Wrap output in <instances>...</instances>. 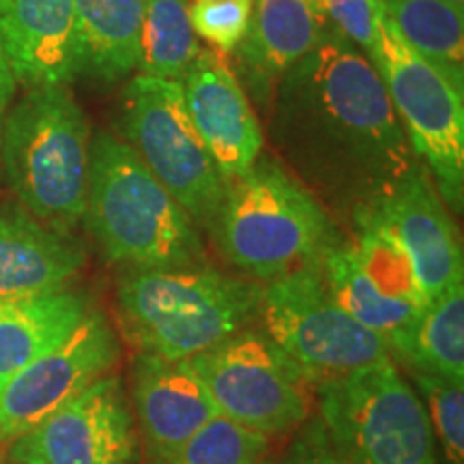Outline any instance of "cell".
Segmentation results:
<instances>
[{
    "instance_id": "1",
    "label": "cell",
    "mask_w": 464,
    "mask_h": 464,
    "mask_svg": "<svg viewBox=\"0 0 464 464\" xmlns=\"http://www.w3.org/2000/svg\"><path fill=\"white\" fill-rule=\"evenodd\" d=\"M266 116L288 170L353 216L420 164L372 61L338 31L277 82Z\"/></svg>"
},
{
    "instance_id": "2",
    "label": "cell",
    "mask_w": 464,
    "mask_h": 464,
    "mask_svg": "<svg viewBox=\"0 0 464 464\" xmlns=\"http://www.w3.org/2000/svg\"><path fill=\"white\" fill-rule=\"evenodd\" d=\"M82 222L108 263L125 269L205 265L200 228L112 131L91 138Z\"/></svg>"
},
{
    "instance_id": "3",
    "label": "cell",
    "mask_w": 464,
    "mask_h": 464,
    "mask_svg": "<svg viewBox=\"0 0 464 464\" xmlns=\"http://www.w3.org/2000/svg\"><path fill=\"white\" fill-rule=\"evenodd\" d=\"M263 288L207 263L125 269L116 307L125 340L138 353L191 359L260 321Z\"/></svg>"
},
{
    "instance_id": "4",
    "label": "cell",
    "mask_w": 464,
    "mask_h": 464,
    "mask_svg": "<svg viewBox=\"0 0 464 464\" xmlns=\"http://www.w3.org/2000/svg\"><path fill=\"white\" fill-rule=\"evenodd\" d=\"M207 230L222 256L260 284L321 265L324 254L342 243L323 202L269 155H260L228 183Z\"/></svg>"
},
{
    "instance_id": "5",
    "label": "cell",
    "mask_w": 464,
    "mask_h": 464,
    "mask_svg": "<svg viewBox=\"0 0 464 464\" xmlns=\"http://www.w3.org/2000/svg\"><path fill=\"white\" fill-rule=\"evenodd\" d=\"M89 121L65 84L37 86L9 110L0 158L17 205L72 232L82 222L91 160Z\"/></svg>"
},
{
    "instance_id": "6",
    "label": "cell",
    "mask_w": 464,
    "mask_h": 464,
    "mask_svg": "<svg viewBox=\"0 0 464 464\" xmlns=\"http://www.w3.org/2000/svg\"><path fill=\"white\" fill-rule=\"evenodd\" d=\"M316 404L353 464H440L426 406L393 357L318 382Z\"/></svg>"
},
{
    "instance_id": "7",
    "label": "cell",
    "mask_w": 464,
    "mask_h": 464,
    "mask_svg": "<svg viewBox=\"0 0 464 464\" xmlns=\"http://www.w3.org/2000/svg\"><path fill=\"white\" fill-rule=\"evenodd\" d=\"M370 61L379 72L415 158L423 161L450 211L464 205V97L460 89L404 42L382 15Z\"/></svg>"
},
{
    "instance_id": "8",
    "label": "cell",
    "mask_w": 464,
    "mask_h": 464,
    "mask_svg": "<svg viewBox=\"0 0 464 464\" xmlns=\"http://www.w3.org/2000/svg\"><path fill=\"white\" fill-rule=\"evenodd\" d=\"M121 131L196 226L207 230L228 181L191 123L181 82L144 73L130 78L121 95Z\"/></svg>"
},
{
    "instance_id": "9",
    "label": "cell",
    "mask_w": 464,
    "mask_h": 464,
    "mask_svg": "<svg viewBox=\"0 0 464 464\" xmlns=\"http://www.w3.org/2000/svg\"><path fill=\"white\" fill-rule=\"evenodd\" d=\"M189 362L219 415L247 430L271 439L310 420L316 382L265 329H243Z\"/></svg>"
},
{
    "instance_id": "10",
    "label": "cell",
    "mask_w": 464,
    "mask_h": 464,
    "mask_svg": "<svg viewBox=\"0 0 464 464\" xmlns=\"http://www.w3.org/2000/svg\"><path fill=\"white\" fill-rule=\"evenodd\" d=\"M260 321L316 385L392 357L387 340L359 324L329 295L321 265L265 284Z\"/></svg>"
},
{
    "instance_id": "11",
    "label": "cell",
    "mask_w": 464,
    "mask_h": 464,
    "mask_svg": "<svg viewBox=\"0 0 464 464\" xmlns=\"http://www.w3.org/2000/svg\"><path fill=\"white\" fill-rule=\"evenodd\" d=\"M15 464H140V439L130 393L119 374H106L11 440Z\"/></svg>"
},
{
    "instance_id": "12",
    "label": "cell",
    "mask_w": 464,
    "mask_h": 464,
    "mask_svg": "<svg viewBox=\"0 0 464 464\" xmlns=\"http://www.w3.org/2000/svg\"><path fill=\"white\" fill-rule=\"evenodd\" d=\"M119 357L114 327L100 310H91L65 340L0 387V443L22 437L91 382L112 372Z\"/></svg>"
},
{
    "instance_id": "13",
    "label": "cell",
    "mask_w": 464,
    "mask_h": 464,
    "mask_svg": "<svg viewBox=\"0 0 464 464\" xmlns=\"http://www.w3.org/2000/svg\"><path fill=\"white\" fill-rule=\"evenodd\" d=\"M362 211L372 213L402 243L428 304L443 290L464 282L460 237L421 161L382 198Z\"/></svg>"
},
{
    "instance_id": "14",
    "label": "cell",
    "mask_w": 464,
    "mask_h": 464,
    "mask_svg": "<svg viewBox=\"0 0 464 464\" xmlns=\"http://www.w3.org/2000/svg\"><path fill=\"white\" fill-rule=\"evenodd\" d=\"M188 114L226 181L263 155L265 136L247 92L222 56L202 50L181 80Z\"/></svg>"
},
{
    "instance_id": "15",
    "label": "cell",
    "mask_w": 464,
    "mask_h": 464,
    "mask_svg": "<svg viewBox=\"0 0 464 464\" xmlns=\"http://www.w3.org/2000/svg\"><path fill=\"white\" fill-rule=\"evenodd\" d=\"M130 402L149 464L158 462L219 415L189 359L138 353L131 363Z\"/></svg>"
},
{
    "instance_id": "16",
    "label": "cell",
    "mask_w": 464,
    "mask_h": 464,
    "mask_svg": "<svg viewBox=\"0 0 464 464\" xmlns=\"http://www.w3.org/2000/svg\"><path fill=\"white\" fill-rule=\"evenodd\" d=\"M332 33L316 0H254L232 73L266 114L277 82Z\"/></svg>"
},
{
    "instance_id": "17",
    "label": "cell",
    "mask_w": 464,
    "mask_h": 464,
    "mask_svg": "<svg viewBox=\"0 0 464 464\" xmlns=\"http://www.w3.org/2000/svg\"><path fill=\"white\" fill-rule=\"evenodd\" d=\"M86 265L72 232L39 222L22 205H0V301L67 290Z\"/></svg>"
},
{
    "instance_id": "18",
    "label": "cell",
    "mask_w": 464,
    "mask_h": 464,
    "mask_svg": "<svg viewBox=\"0 0 464 464\" xmlns=\"http://www.w3.org/2000/svg\"><path fill=\"white\" fill-rule=\"evenodd\" d=\"M0 45L17 84H67L78 75L75 0H9L0 14Z\"/></svg>"
},
{
    "instance_id": "19",
    "label": "cell",
    "mask_w": 464,
    "mask_h": 464,
    "mask_svg": "<svg viewBox=\"0 0 464 464\" xmlns=\"http://www.w3.org/2000/svg\"><path fill=\"white\" fill-rule=\"evenodd\" d=\"M144 0H75L78 75L103 84L127 80L140 56Z\"/></svg>"
},
{
    "instance_id": "20",
    "label": "cell",
    "mask_w": 464,
    "mask_h": 464,
    "mask_svg": "<svg viewBox=\"0 0 464 464\" xmlns=\"http://www.w3.org/2000/svg\"><path fill=\"white\" fill-rule=\"evenodd\" d=\"M91 310V299L69 288L39 297L0 301V387L65 340Z\"/></svg>"
},
{
    "instance_id": "21",
    "label": "cell",
    "mask_w": 464,
    "mask_h": 464,
    "mask_svg": "<svg viewBox=\"0 0 464 464\" xmlns=\"http://www.w3.org/2000/svg\"><path fill=\"white\" fill-rule=\"evenodd\" d=\"M387 344L409 372L464 382V282L443 290Z\"/></svg>"
},
{
    "instance_id": "22",
    "label": "cell",
    "mask_w": 464,
    "mask_h": 464,
    "mask_svg": "<svg viewBox=\"0 0 464 464\" xmlns=\"http://www.w3.org/2000/svg\"><path fill=\"white\" fill-rule=\"evenodd\" d=\"M404 42L464 91V7L451 0H379Z\"/></svg>"
},
{
    "instance_id": "23",
    "label": "cell",
    "mask_w": 464,
    "mask_h": 464,
    "mask_svg": "<svg viewBox=\"0 0 464 464\" xmlns=\"http://www.w3.org/2000/svg\"><path fill=\"white\" fill-rule=\"evenodd\" d=\"M321 274L329 295L338 301L342 310L387 342L406 332L423 310L406 301L387 297L365 274L353 243L342 241L329 249L321 260Z\"/></svg>"
},
{
    "instance_id": "24",
    "label": "cell",
    "mask_w": 464,
    "mask_h": 464,
    "mask_svg": "<svg viewBox=\"0 0 464 464\" xmlns=\"http://www.w3.org/2000/svg\"><path fill=\"white\" fill-rule=\"evenodd\" d=\"M200 52L188 0H144L138 73L181 82Z\"/></svg>"
},
{
    "instance_id": "25",
    "label": "cell",
    "mask_w": 464,
    "mask_h": 464,
    "mask_svg": "<svg viewBox=\"0 0 464 464\" xmlns=\"http://www.w3.org/2000/svg\"><path fill=\"white\" fill-rule=\"evenodd\" d=\"M353 218L357 224V241L353 243V249L370 280L387 297L426 307L428 301L417 284L413 263H411L402 243L372 213L359 211Z\"/></svg>"
},
{
    "instance_id": "26",
    "label": "cell",
    "mask_w": 464,
    "mask_h": 464,
    "mask_svg": "<svg viewBox=\"0 0 464 464\" xmlns=\"http://www.w3.org/2000/svg\"><path fill=\"white\" fill-rule=\"evenodd\" d=\"M271 439L218 415L177 450L150 464H263Z\"/></svg>"
},
{
    "instance_id": "27",
    "label": "cell",
    "mask_w": 464,
    "mask_h": 464,
    "mask_svg": "<svg viewBox=\"0 0 464 464\" xmlns=\"http://www.w3.org/2000/svg\"><path fill=\"white\" fill-rule=\"evenodd\" d=\"M437 440L440 464H464V382L409 372Z\"/></svg>"
},
{
    "instance_id": "28",
    "label": "cell",
    "mask_w": 464,
    "mask_h": 464,
    "mask_svg": "<svg viewBox=\"0 0 464 464\" xmlns=\"http://www.w3.org/2000/svg\"><path fill=\"white\" fill-rule=\"evenodd\" d=\"M254 0H196L189 5L194 33L213 48L232 54L246 37Z\"/></svg>"
},
{
    "instance_id": "29",
    "label": "cell",
    "mask_w": 464,
    "mask_h": 464,
    "mask_svg": "<svg viewBox=\"0 0 464 464\" xmlns=\"http://www.w3.org/2000/svg\"><path fill=\"white\" fill-rule=\"evenodd\" d=\"M316 5L334 31H338L370 58L379 33V0H316Z\"/></svg>"
},
{
    "instance_id": "30",
    "label": "cell",
    "mask_w": 464,
    "mask_h": 464,
    "mask_svg": "<svg viewBox=\"0 0 464 464\" xmlns=\"http://www.w3.org/2000/svg\"><path fill=\"white\" fill-rule=\"evenodd\" d=\"M282 464H353L342 454L329 432L324 430L323 421L310 417L295 434L293 443L286 451Z\"/></svg>"
},
{
    "instance_id": "31",
    "label": "cell",
    "mask_w": 464,
    "mask_h": 464,
    "mask_svg": "<svg viewBox=\"0 0 464 464\" xmlns=\"http://www.w3.org/2000/svg\"><path fill=\"white\" fill-rule=\"evenodd\" d=\"M17 80L14 75V69L9 65V58L5 54L3 45H0V142H3V130L5 121L11 110V102H14Z\"/></svg>"
},
{
    "instance_id": "32",
    "label": "cell",
    "mask_w": 464,
    "mask_h": 464,
    "mask_svg": "<svg viewBox=\"0 0 464 464\" xmlns=\"http://www.w3.org/2000/svg\"><path fill=\"white\" fill-rule=\"evenodd\" d=\"M7 5H9V0H0V14H3V11L7 9Z\"/></svg>"
},
{
    "instance_id": "33",
    "label": "cell",
    "mask_w": 464,
    "mask_h": 464,
    "mask_svg": "<svg viewBox=\"0 0 464 464\" xmlns=\"http://www.w3.org/2000/svg\"><path fill=\"white\" fill-rule=\"evenodd\" d=\"M263 464H277V462H276V460H269V458H266V460H265Z\"/></svg>"
},
{
    "instance_id": "34",
    "label": "cell",
    "mask_w": 464,
    "mask_h": 464,
    "mask_svg": "<svg viewBox=\"0 0 464 464\" xmlns=\"http://www.w3.org/2000/svg\"><path fill=\"white\" fill-rule=\"evenodd\" d=\"M451 3H462L464 5V0H451Z\"/></svg>"
},
{
    "instance_id": "35",
    "label": "cell",
    "mask_w": 464,
    "mask_h": 464,
    "mask_svg": "<svg viewBox=\"0 0 464 464\" xmlns=\"http://www.w3.org/2000/svg\"><path fill=\"white\" fill-rule=\"evenodd\" d=\"M3 464H15V462H9V460H7V462H3Z\"/></svg>"
}]
</instances>
